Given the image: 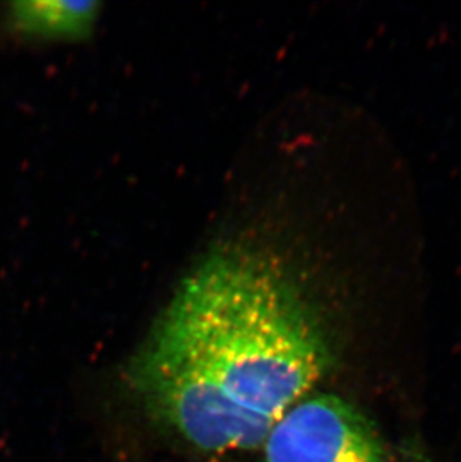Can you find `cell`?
<instances>
[{"instance_id": "obj_2", "label": "cell", "mask_w": 461, "mask_h": 462, "mask_svg": "<svg viewBox=\"0 0 461 462\" xmlns=\"http://www.w3.org/2000/svg\"><path fill=\"white\" fill-rule=\"evenodd\" d=\"M259 449L261 462H390L367 419L328 393L292 406Z\"/></svg>"}, {"instance_id": "obj_3", "label": "cell", "mask_w": 461, "mask_h": 462, "mask_svg": "<svg viewBox=\"0 0 461 462\" xmlns=\"http://www.w3.org/2000/svg\"><path fill=\"white\" fill-rule=\"evenodd\" d=\"M11 18L18 31L48 40H77L92 32L99 4L86 0H26L11 5Z\"/></svg>"}, {"instance_id": "obj_1", "label": "cell", "mask_w": 461, "mask_h": 462, "mask_svg": "<svg viewBox=\"0 0 461 462\" xmlns=\"http://www.w3.org/2000/svg\"><path fill=\"white\" fill-rule=\"evenodd\" d=\"M323 332L278 261L234 247L182 282L134 368L164 425L205 454L259 449L326 365Z\"/></svg>"}]
</instances>
